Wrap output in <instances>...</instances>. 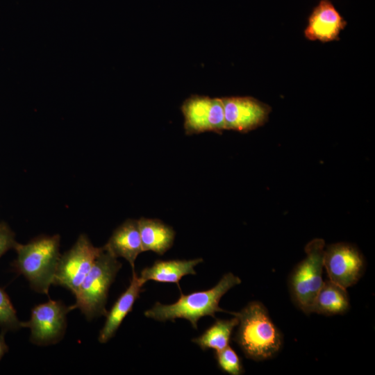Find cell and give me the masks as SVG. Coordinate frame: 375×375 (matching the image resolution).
Masks as SVG:
<instances>
[{"label": "cell", "instance_id": "1", "mask_svg": "<svg viewBox=\"0 0 375 375\" xmlns=\"http://www.w3.org/2000/svg\"><path fill=\"white\" fill-rule=\"evenodd\" d=\"M239 323L234 340L245 356L260 361L275 356L282 346V336L265 306L249 302L240 312H233Z\"/></svg>", "mask_w": 375, "mask_h": 375}, {"label": "cell", "instance_id": "2", "mask_svg": "<svg viewBox=\"0 0 375 375\" xmlns=\"http://www.w3.org/2000/svg\"><path fill=\"white\" fill-rule=\"evenodd\" d=\"M241 283L240 278L228 272L225 274L213 288L203 291L194 292L188 294H181L179 299L172 304L156 302L144 312L145 317L157 321H174L176 319L188 320L194 329H197L198 321L203 317L213 318L217 312H232L223 310L219 306L221 298L232 288Z\"/></svg>", "mask_w": 375, "mask_h": 375}, {"label": "cell", "instance_id": "3", "mask_svg": "<svg viewBox=\"0 0 375 375\" xmlns=\"http://www.w3.org/2000/svg\"><path fill=\"white\" fill-rule=\"evenodd\" d=\"M60 235H41L23 244L16 243V270L29 282L35 291L48 294L53 283L55 272L60 257Z\"/></svg>", "mask_w": 375, "mask_h": 375}, {"label": "cell", "instance_id": "4", "mask_svg": "<svg viewBox=\"0 0 375 375\" xmlns=\"http://www.w3.org/2000/svg\"><path fill=\"white\" fill-rule=\"evenodd\" d=\"M122 267L117 258L104 247L91 270L74 292L75 303L72 309H79L86 319L106 316L108 291Z\"/></svg>", "mask_w": 375, "mask_h": 375}, {"label": "cell", "instance_id": "5", "mask_svg": "<svg viewBox=\"0 0 375 375\" xmlns=\"http://www.w3.org/2000/svg\"><path fill=\"white\" fill-rule=\"evenodd\" d=\"M325 243L317 238L305 248L306 257L292 270L289 278V288L295 305L303 312H312L315 297L324 281L323 257Z\"/></svg>", "mask_w": 375, "mask_h": 375}, {"label": "cell", "instance_id": "6", "mask_svg": "<svg viewBox=\"0 0 375 375\" xmlns=\"http://www.w3.org/2000/svg\"><path fill=\"white\" fill-rule=\"evenodd\" d=\"M103 250V247H94L86 235H80L72 248L60 255L53 284L74 294Z\"/></svg>", "mask_w": 375, "mask_h": 375}, {"label": "cell", "instance_id": "7", "mask_svg": "<svg viewBox=\"0 0 375 375\" xmlns=\"http://www.w3.org/2000/svg\"><path fill=\"white\" fill-rule=\"evenodd\" d=\"M72 310L61 301L49 300L35 306L30 319L22 322V328H28L30 340L36 345L44 346L58 342L67 328V315Z\"/></svg>", "mask_w": 375, "mask_h": 375}, {"label": "cell", "instance_id": "8", "mask_svg": "<svg viewBox=\"0 0 375 375\" xmlns=\"http://www.w3.org/2000/svg\"><path fill=\"white\" fill-rule=\"evenodd\" d=\"M323 265L328 279L347 288L356 284L365 269L362 253L349 243H335L324 249Z\"/></svg>", "mask_w": 375, "mask_h": 375}, {"label": "cell", "instance_id": "9", "mask_svg": "<svg viewBox=\"0 0 375 375\" xmlns=\"http://www.w3.org/2000/svg\"><path fill=\"white\" fill-rule=\"evenodd\" d=\"M181 110L184 116L186 135L221 133L226 130L221 98L192 95L183 102Z\"/></svg>", "mask_w": 375, "mask_h": 375}, {"label": "cell", "instance_id": "10", "mask_svg": "<svg viewBox=\"0 0 375 375\" xmlns=\"http://www.w3.org/2000/svg\"><path fill=\"white\" fill-rule=\"evenodd\" d=\"M224 107L225 128L242 133L262 125L267 119L269 108L251 97L221 98Z\"/></svg>", "mask_w": 375, "mask_h": 375}, {"label": "cell", "instance_id": "11", "mask_svg": "<svg viewBox=\"0 0 375 375\" xmlns=\"http://www.w3.org/2000/svg\"><path fill=\"white\" fill-rule=\"evenodd\" d=\"M346 21L329 0H321L313 9L305 29V36L310 40L323 42L338 40Z\"/></svg>", "mask_w": 375, "mask_h": 375}, {"label": "cell", "instance_id": "12", "mask_svg": "<svg viewBox=\"0 0 375 375\" xmlns=\"http://www.w3.org/2000/svg\"><path fill=\"white\" fill-rule=\"evenodd\" d=\"M143 285L135 270H133L128 287L119 297L106 316V322L98 337L100 343H106L115 335L124 319L132 311L135 301L143 291Z\"/></svg>", "mask_w": 375, "mask_h": 375}, {"label": "cell", "instance_id": "13", "mask_svg": "<svg viewBox=\"0 0 375 375\" xmlns=\"http://www.w3.org/2000/svg\"><path fill=\"white\" fill-rule=\"evenodd\" d=\"M103 247L113 256L126 259L135 270V261L143 252L138 220L128 219L123 222Z\"/></svg>", "mask_w": 375, "mask_h": 375}, {"label": "cell", "instance_id": "14", "mask_svg": "<svg viewBox=\"0 0 375 375\" xmlns=\"http://www.w3.org/2000/svg\"><path fill=\"white\" fill-rule=\"evenodd\" d=\"M203 261L201 258L192 260H158L151 266L144 268L138 278L142 285L152 280L175 283L180 288L178 283L181 278L189 274L195 275L194 267Z\"/></svg>", "mask_w": 375, "mask_h": 375}, {"label": "cell", "instance_id": "15", "mask_svg": "<svg viewBox=\"0 0 375 375\" xmlns=\"http://www.w3.org/2000/svg\"><path fill=\"white\" fill-rule=\"evenodd\" d=\"M143 251L162 256L173 245L175 231L158 219L141 217L138 220Z\"/></svg>", "mask_w": 375, "mask_h": 375}, {"label": "cell", "instance_id": "16", "mask_svg": "<svg viewBox=\"0 0 375 375\" xmlns=\"http://www.w3.org/2000/svg\"><path fill=\"white\" fill-rule=\"evenodd\" d=\"M349 308V299L346 288L326 280L319 290L312 312L325 315H341Z\"/></svg>", "mask_w": 375, "mask_h": 375}, {"label": "cell", "instance_id": "17", "mask_svg": "<svg viewBox=\"0 0 375 375\" xmlns=\"http://www.w3.org/2000/svg\"><path fill=\"white\" fill-rule=\"evenodd\" d=\"M238 323V317L234 315L229 319H216L200 336L192 341L203 351L212 349L215 352L220 351L228 346L233 331Z\"/></svg>", "mask_w": 375, "mask_h": 375}, {"label": "cell", "instance_id": "18", "mask_svg": "<svg viewBox=\"0 0 375 375\" xmlns=\"http://www.w3.org/2000/svg\"><path fill=\"white\" fill-rule=\"evenodd\" d=\"M215 357L222 371L231 375H240L244 373L240 357L229 345L220 351L215 352Z\"/></svg>", "mask_w": 375, "mask_h": 375}, {"label": "cell", "instance_id": "19", "mask_svg": "<svg viewBox=\"0 0 375 375\" xmlns=\"http://www.w3.org/2000/svg\"><path fill=\"white\" fill-rule=\"evenodd\" d=\"M0 326L6 330H17L22 328V322L17 316L8 296L0 288Z\"/></svg>", "mask_w": 375, "mask_h": 375}, {"label": "cell", "instance_id": "20", "mask_svg": "<svg viewBox=\"0 0 375 375\" xmlns=\"http://www.w3.org/2000/svg\"><path fill=\"white\" fill-rule=\"evenodd\" d=\"M17 242L15 234L5 223H0V258L9 249H14Z\"/></svg>", "mask_w": 375, "mask_h": 375}, {"label": "cell", "instance_id": "21", "mask_svg": "<svg viewBox=\"0 0 375 375\" xmlns=\"http://www.w3.org/2000/svg\"><path fill=\"white\" fill-rule=\"evenodd\" d=\"M8 351V347L5 342L3 334H0V360Z\"/></svg>", "mask_w": 375, "mask_h": 375}]
</instances>
